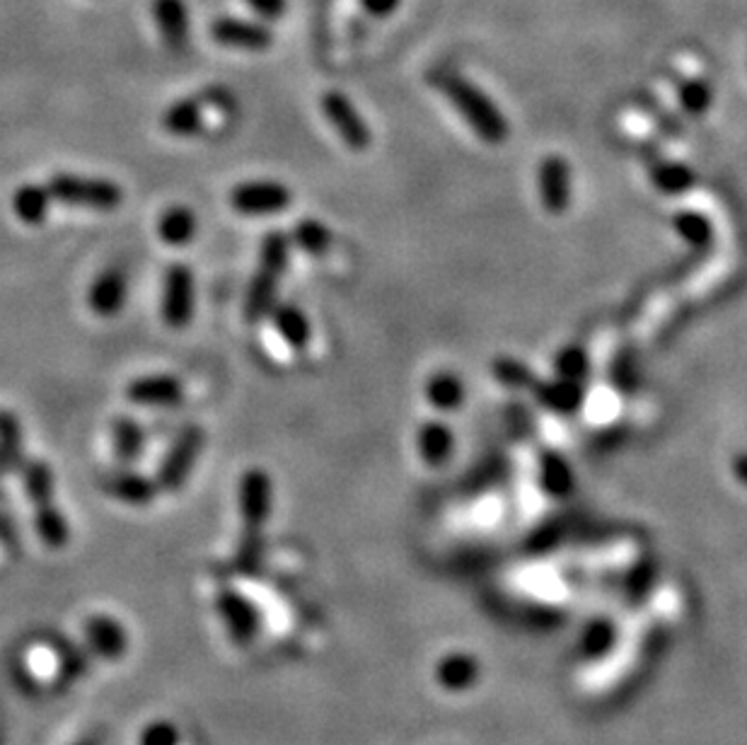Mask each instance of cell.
Instances as JSON below:
<instances>
[{"label":"cell","mask_w":747,"mask_h":745,"mask_svg":"<svg viewBox=\"0 0 747 745\" xmlns=\"http://www.w3.org/2000/svg\"><path fill=\"white\" fill-rule=\"evenodd\" d=\"M290 235L284 230H268L260 248V262L256 272L248 286V298H244V317L250 322H262L272 315L278 293L281 276L290 264Z\"/></svg>","instance_id":"6da1fadb"},{"label":"cell","mask_w":747,"mask_h":745,"mask_svg":"<svg viewBox=\"0 0 747 745\" xmlns=\"http://www.w3.org/2000/svg\"><path fill=\"white\" fill-rule=\"evenodd\" d=\"M433 83L446 92L452 107L458 109L462 119L468 121L470 129L484 143L498 145L506 141L508 136L506 119L480 88H474L470 80H464L460 76H452V73H438Z\"/></svg>","instance_id":"7a4b0ae2"},{"label":"cell","mask_w":747,"mask_h":745,"mask_svg":"<svg viewBox=\"0 0 747 745\" xmlns=\"http://www.w3.org/2000/svg\"><path fill=\"white\" fill-rule=\"evenodd\" d=\"M56 204L85 211H117L124 204V189L114 179L78 173H56L46 182Z\"/></svg>","instance_id":"3957f363"},{"label":"cell","mask_w":747,"mask_h":745,"mask_svg":"<svg viewBox=\"0 0 747 745\" xmlns=\"http://www.w3.org/2000/svg\"><path fill=\"white\" fill-rule=\"evenodd\" d=\"M204 443L206 434L199 424L182 426L179 434L173 438L167 456L161 462V470H157L155 482L161 486V492L177 494L185 490V484L196 468V460L201 456Z\"/></svg>","instance_id":"277c9868"},{"label":"cell","mask_w":747,"mask_h":745,"mask_svg":"<svg viewBox=\"0 0 747 745\" xmlns=\"http://www.w3.org/2000/svg\"><path fill=\"white\" fill-rule=\"evenodd\" d=\"M320 109H322L325 119L329 121V127L337 131V136L349 151L363 153L371 149L373 131L369 127V121L363 119L356 105H353L344 92H339V90L325 92L320 97Z\"/></svg>","instance_id":"5b68a950"},{"label":"cell","mask_w":747,"mask_h":745,"mask_svg":"<svg viewBox=\"0 0 747 745\" xmlns=\"http://www.w3.org/2000/svg\"><path fill=\"white\" fill-rule=\"evenodd\" d=\"M196 310V278L187 264H169L163 281L161 313L163 322L173 329H185Z\"/></svg>","instance_id":"8992f818"},{"label":"cell","mask_w":747,"mask_h":745,"mask_svg":"<svg viewBox=\"0 0 747 745\" xmlns=\"http://www.w3.org/2000/svg\"><path fill=\"white\" fill-rule=\"evenodd\" d=\"M293 204V191L276 179H252L242 182L230 191V206L240 216L262 218L286 211Z\"/></svg>","instance_id":"52a82bcc"},{"label":"cell","mask_w":747,"mask_h":745,"mask_svg":"<svg viewBox=\"0 0 747 745\" xmlns=\"http://www.w3.org/2000/svg\"><path fill=\"white\" fill-rule=\"evenodd\" d=\"M238 508L244 530H264L274 513V482L262 468H250L238 484Z\"/></svg>","instance_id":"ba28073f"},{"label":"cell","mask_w":747,"mask_h":745,"mask_svg":"<svg viewBox=\"0 0 747 745\" xmlns=\"http://www.w3.org/2000/svg\"><path fill=\"white\" fill-rule=\"evenodd\" d=\"M213 605L232 642L240 646H248L254 642V637L262 629V617L250 598H244L235 589H220L216 593Z\"/></svg>","instance_id":"9c48e42d"},{"label":"cell","mask_w":747,"mask_h":745,"mask_svg":"<svg viewBox=\"0 0 747 745\" xmlns=\"http://www.w3.org/2000/svg\"><path fill=\"white\" fill-rule=\"evenodd\" d=\"M129 274L121 266H107L88 286V308L102 320H112L127 308Z\"/></svg>","instance_id":"30bf717a"},{"label":"cell","mask_w":747,"mask_h":745,"mask_svg":"<svg viewBox=\"0 0 747 745\" xmlns=\"http://www.w3.org/2000/svg\"><path fill=\"white\" fill-rule=\"evenodd\" d=\"M83 637L88 649L102 661H119L129 651V632L114 615H90L83 625Z\"/></svg>","instance_id":"8fae6325"},{"label":"cell","mask_w":747,"mask_h":745,"mask_svg":"<svg viewBox=\"0 0 747 745\" xmlns=\"http://www.w3.org/2000/svg\"><path fill=\"white\" fill-rule=\"evenodd\" d=\"M211 36L218 46L238 52H266L274 44V32L266 24L240 18H218L211 24Z\"/></svg>","instance_id":"7c38bea8"},{"label":"cell","mask_w":747,"mask_h":745,"mask_svg":"<svg viewBox=\"0 0 747 745\" xmlns=\"http://www.w3.org/2000/svg\"><path fill=\"white\" fill-rule=\"evenodd\" d=\"M187 387L177 375H143L127 385V397L141 407H177L185 402Z\"/></svg>","instance_id":"4fadbf2b"},{"label":"cell","mask_w":747,"mask_h":745,"mask_svg":"<svg viewBox=\"0 0 747 745\" xmlns=\"http://www.w3.org/2000/svg\"><path fill=\"white\" fill-rule=\"evenodd\" d=\"M542 206L549 213H563L571 204V167L561 155H549L537 173Z\"/></svg>","instance_id":"5bb4252c"},{"label":"cell","mask_w":747,"mask_h":745,"mask_svg":"<svg viewBox=\"0 0 747 745\" xmlns=\"http://www.w3.org/2000/svg\"><path fill=\"white\" fill-rule=\"evenodd\" d=\"M102 492L109 494L112 499H117V501H121V504H127V506L145 508V506L153 504L157 492H161V486H157V482L149 480L141 472L119 470V472L107 474V478L102 480Z\"/></svg>","instance_id":"9a60e30c"},{"label":"cell","mask_w":747,"mask_h":745,"mask_svg":"<svg viewBox=\"0 0 747 745\" xmlns=\"http://www.w3.org/2000/svg\"><path fill=\"white\" fill-rule=\"evenodd\" d=\"M153 15L169 52H182L189 42V12L185 0H153Z\"/></svg>","instance_id":"2e32d148"},{"label":"cell","mask_w":747,"mask_h":745,"mask_svg":"<svg viewBox=\"0 0 747 745\" xmlns=\"http://www.w3.org/2000/svg\"><path fill=\"white\" fill-rule=\"evenodd\" d=\"M52 191L46 185H36V182H24V185L12 191L10 199L12 213L24 226H42L48 218V211H52Z\"/></svg>","instance_id":"e0dca14e"},{"label":"cell","mask_w":747,"mask_h":745,"mask_svg":"<svg viewBox=\"0 0 747 745\" xmlns=\"http://www.w3.org/2000/svg\"><path fill=\"white\" fill-rule=\"evenodd\" d=\"M161 124L169 136H175V139L199 136L206 127L204 102L199 100V97H185V100L173 102L163 112Z\"/></svg>","instance_id":"ac0fdd59"},{"label":"cell","mask_w":747,"mask_h":745,"mask_svg":"<svg viewBox=\"0 0 747 745\" xmlns=\"http://www.w3.org/2000/svg\"><path fill=\"white\" fill-rule=\"evenodd\" d=\"M268 317H272V325L278 337L284 339L290 349L300 351L310 344L312 325L308 320V315H305L296 303H276Z\"/></svg>","instance_id":"d6986e66"},{"label":"cell","mask_w":747,"mask_h":745,"mask_svg":"<svg viewBox=\"0 0 747 745\" xmlns=\"http://www.w3.org/2000/svg\"><path fill=\"white\" fill-rule=\"evenodd\" d=\"M196 230H199V221H196V213L189 206H169L157 218V235L169 248H185L196 238Z\"/></svg>","instance_id":"ffe728a7"},{"label":"cell","mask_w":747,"mask_h":745,"mask_svg":"<svg viewBox=\"0 0 747 745\" xmlns=\"http://www.w3.org/2000/svg\"><path fill=\"white\" fill-rule=\"evenodd\" d=\"M416 448H419V456L428 465H443L450 460L452 448H455V436L443 421H426L419 434H416Z\"/></svg>","instance_id":"44dd1931"},{"label":"cell","mask_w":747,"mask_h":745,"mask_svg":"<svg viewBox=\"0 0 747 745\" xmlns=\"http://www.w3.org/2000/svg\"><path fill=\"white\" fill-rule=\"evenodd\" d=\"M112 448L121 465L141 460L145 450V431L133 417H119L112 424Z\"/></svg>","instance_id":"7402d4cb"},{"label":"cell","mask_w":747,"mask_h":745,"mask_svg":"<svg viewBox=\"0 0 747 745\" xmlns=\"http://www.w3.org/2000/svg\"><path fill=\"white\" fill-rule=\"evenodd\" d=\"M34 530L48 549H64L70 540L68 521L64 516V511L58 508L56 501L34 508Z\"/></svg>","instance_id":"603a6c76"},{"label":"cell","mask_w":747,"mask_h":745,"mask_svg":"<svg viewBox=\"0 0 747 745\" xmlns=\"http://www.w3.org/2000/svg\"><path fill=\"white\" fill-rule=\"evenodd\" d=\"M22 470V484H24V494L32 501V506H44V504H52L54 494H56V480H54V472L48 468V462L44 460H30L24 462L20 468Z\"/></svg>","instance_id":"cb8c5ba5"},{"label":"cell","mask_w":747,"mask_h":745,"mask_svg":"<svg viewBox=\"0 0 747 745\" xmlns=\"http://www.w3.org/2000/svg\"><path fill=\"white\" fill-rule=\"evenodd\" d=\"M426 399L438 412H455L464 402V383L455 373L440 371L428 377L426 383Z\"/></svg>","instance_id":"d4e9b609"},{"label":"cell","mask_w":747,"mask_h":745,"mask_svg":"<svg viewBox=\"0 0 747 745\" xmlns=\"http://www.w3.org/2000/svg\"><path fill=\"white\" fill-rule=\"evenodd\" d=\"M293 245L298 250H303L305 254L310 256H325L332 248V230H329L322 221H317V218H303V221L296 223L290 233Z\"/></svg>","instance_id":"484cf974"},{"label":"cell","mask_w":747,"mask_h":745,"mask_svg":"<svg viewBox=\"0 0 747 745\" xmlns=\"http://www.w3.org/2000/svg\"><path fill=\"white\" fill-rule=\"evenodd\" d=\"M22 426L12 412L0 409V470L22 468Z\"/></svg>","instance_id":"4316f807"},{"label":"cell","mask_w":747,"mask_h":745,"mask_svg":"<svg viewBox=\"0 0 747 745\" xmlns=\"http://www.w3.org/2000/svg\"><path fill=\"white\" fill-rule=\"evenodd\" d=\"M537 397H540L545 405L552 407L554 412L569 414L581 405L583 393H581V385H575V381H567V377H563V381L559 383L537 385Z\"/></svg>","instance_id":"83f0119b"},{"label":"cell","mask_w":747,"mask_h":745,"mask_svg":"<svg viewBox=\"0 0 747 745\" xmlns=\"http://www.w3.org/2000/svg\"><path fill=\"white\" fill-rule=\"evenodd\" d=\"M264 561V537L262 530H244L235 555V567L244 577H256Z\"/></svg>","instance_id":"f1b7e54d"},{"label":"cell","mask_w":747,"mask_h":745,"mask_svg":"<svg viewBox=\"0 0 747 745\" xmlns=\"http://www.w3.org/2000/svg\"><path fill=\"white\" fill-rule=\"evenodd\" d=\"M672 228L678 230L680 238L684 242H690L692 248H704L712 242V223L706 221L702 213H694V211H682L675 218H672Z\"/></svg>","instance_id":"f546056e"},{"label":"cell","mask_w":747,"mask_h":745,"mask_svg":"<svg viewBox=\"0 0 747 745\" xmlns=\"http://www.w3.org/2000/svg\"><path fill=\"white\" fill-rule=\"evenodd\" d=\"M651 179H653V185L660 189V191H666V194H678V191H684L688 189L694 177L692 173L684 165H678V163H666V165H658L653 173H651Z\"/></svg>","instance_id":"4dcf8cb0"},{"label":"cell","mask_w":747,"mask_h":745,"mask_svg":"<svg viewBox=\"0 0 747 745\" xmlns=\"http://www.w3.org/2000/svg\"><path fill=\"white\" fill-rule=\"evenodd\" d=\"M494 377L498 383H504L506 387L523 390L535 385V375L528 365L516 361V359H498L494 363Z\"/></svg>","instance_id":"1f68e13d"},{"label":"cell","mask_w":747,"mask_h":745,"mask_svg":"<svg viewBox=\"0 0 747 745\" xmlns=\"http://www.w3.org/2000/svg\"><path fill=\"white\" fill-rule=\"evenodd\" d=\"M139 745H182V731L175 722L155 719V722L141 728Z\"/></svg>","instance_id":"d6a6232c"},{"label":"cell","mask_w":747,"mask_h":745,"mask_svg":"<svg viewBox=\"0 0 747 745\" xmlns=\"http://www.w3.org/2000/svg\"><path fill=\"white\" fill-rule=\"evenodd\" d=\"M554 369L561 377H567V381H583L587 375V357L585 351L579 347H569L559 351V357L554 361Z\"/></svg>","instance_id":"836d02e7"},{"label":"cell","mask_w":747,"mask_h":745,"mask_svg":"<svg viewBox=\"0 0 747 745\" xmlns=\"http://www.w3.org/2000/svg\"><path fill=\"white\" fill-rule=\"evenodd\" d=\"M680 102L690 114H702V112H706V107L712 105V92H708L704 83L694 80V83L684 85V88H682Z\"/></svg>","instance_id":"e575fe53"},{"label":"cell","mask_w":747,"mask_h":745,"mask_svg":"<svg viewBox=\"0 0 747 745\" xmlns=\"http://www.w3.org/2000/svg\"><path fill=\"white\" fill-rule=\"evenodd\" d=\"M244 6L254 10L262 20H278L286 15V0H244Z\"/></svg>","instance_id":"d590c367"},{"label":"cell","mask_w":747,"mask_h":745,"mask_svg":"<svg viewBox=\"0 0 747 745\" xmlns=\"http://www.w3.org/2000/svg\"><path fill=\"white\" fill-rule=\"evenodd\" d=\"M399 0H361V8L373 18H387L397 10Z\"/></svg>","instance_id":"8d00e7d4"},{"label":"cell","mask_w":747,"mask_h":745,"mask_svg":"<svg viewBox=\"0 0 747 745\" xmlns=\"http://www.w3.org/2000/svg\"><path fill=\"white\" fill-rule=\"evenodd\" d=\"M73 745H105V738L100 734H88V736H83L80 741H76Z\"/></svg>","instance_id":"74e56055"},{"label":"cell","mask_w":747,"mask_h":745,"mask_svg":"<svg viewBox=\"0 0 747 745\" xmlns=\"http://www.w3.org/2000/svg\"><path fill=\"white\" fill-rule=\"evenodd\" d=\"M738 472H740V474H747V456H743V458L738 460Z\"/></svg>","instance_id":"f35d334b"}]
</instances>
